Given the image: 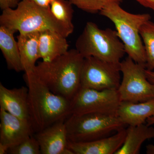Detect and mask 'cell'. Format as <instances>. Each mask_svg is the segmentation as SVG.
<instances>
[{"mask_svg": "<svg viewBox=\"0 0 154 154\" xmlns=\"http://www.w3.org/2000/svg\"><path fill=\"white\" fill-rule=\"evenodd\" d=\"M39 32L19 33L17 36L21 62L25 73L35 72L36 61L40 58L38 51Z\"/></svg>", "mask_w": 154, "mask_h": 154, "instance_id": "2e32d148", "label": "cell"}, {"mask_svg": "<svg viewBox=\"0 0 154 154\" xmlns=\"http://www.w3.org/2000/svg\"><path fill=\"white\" fill-rule=\"evenodd\" d=\"M141 5L151 9L154 12V0H136Z\"/></svg>", "mask_w": 154, "mask_h": 154, "instance_id": "d4e9b609", "label": "cell"}, {"mask_svg": "<svg viewBox=\"0 0 154 154\" xmlns=\"http://www.w3.org/2000/svg\"><path fill=\"white\" fill-rule=\"evenodd\" d=\"M120 102L117 90L98 91L81 87L70 101L71 115H116Z\"/></svg>", "mask_w": 154, "mask_h": 154, "instance_id": "ba28073f", "label": "cell"}, {"mask_svg": "<svg viewBox=\"0 0 154 154\" xmlns=\"http://www.w3.org/2000/svg\"><path fill=\"white\" fill-rule=\"evenodd\" d=\"M65 121H58L33 134L38 141L42 154H74L68 148Z\"/></svg>", "mask_w": 154, "mask_h": 154, "instance_id": "30bf717a", "label": "cell"}, {"mask_svg": "<svg viewBox=\"0 0 154 154\" xmlns=\"http://www.w3.org/2000/svg\"><path fill=\"white\" fill-rule=\"evenodd\" d=\"M146 153L154 154V144H149L146 147Z\"/></svg>", "mask_w": 154, "mask_h": 154, "instance_id": "4316f807", "label": "cell"}, {"mask_svg": "<svg viewBox=\"0 0 154 154\" xmlns=\"http://www.w3.org/2000/svg\"><path fill=\"white\" fill-rule=\"evenodd\" d=\"M99 13L113 22L128 57L136 63L146 66L145 49L140 30L143 24L150 20V15L128 13L115 3L105 6Z\"/></svg>", "mask_w": 154, "mask_h": 154, "instance_id": "277c9868", "label": "cell"}, {"mask_svg": "<svg viewBox=\"0 0 154 154\" xmlns=\"http://www.w3.org/2000/svg\"><path fill=\"white\" fill-rule=\"evenodd\" d=\"M17 32L0 25V49L5 57L8 68L17 72L24 71L21 62L18 42L14 38Z\"/></svg>", "mask_w": 154, "mask_h": 154, "instance_id": "e0dca14e", "label": "cell"}, {"mask_svg": "<svg viewBox=\"0 0 154 154\" xmlns=\"http://www.w3.org/2000/svg\"><path fill=\"white\" fill-rule=\"evenodd\" d=\"M140 33L143 41L146 54V69H154V23L150 20L147 21L141 27Z\"/></svg>", "mask_w": 154, "mask_h": 154, "instance_id": "ffe728a7", "label": "cell"}, {"mask_svg": "<svg viewBox=\"0 0 154 154\" xmlns=\"http://www.w3.org/2000/svg\"><path fill=\"white\" fill-rule=\"evenodd\" d=\"M8 154H40V146L33 134L9 149Z\"/></svg>", "mask_w": 154, "mask_h": 154, "instance_id": "7402d4cb", "label": "cell"}, {"mask_svg": "<svg viewBox=\"0 0 154 154\" xmlns=\"http://www.w3.org/2000/svg\"><path fill=\"white\" fill-rule=\"evenodd\" d=\"M0 107L11 115L30 122L28 87L10 89L0 83Z\"/></svg>", "mask_w": 154, "mask_h": 154, "instance_id": "4fadbf2b", "label": "cell"}, {"mask_svg": "<svg viewBox=\"0 0 154 154\" xmlns=\"http://www.w3.org/2000/svg\"><path fill=\"white\" fill-rule=\"evenodd\" d=\"M120 66L97 58H85L81 74V87L98 91L117 90L120 85Z\"/></svg>", "mask_w": 154, "mask_h": 154, "instance_id": "9c48e42d", "label": "cell"}, {"mask_svg": "<svg viewBox=\"0 0 154 154\" xmlns=\"http://www.w3.org/2000/svg\"><path fill=\"white\" fill-rule=\"evenodd\" d=\"M78 8L90 14H96L111 3L120 5L122 0H69Z\"/></svg>", "mask_w": 154, "mask_h": 154, "instance_id": "44dd1931", "label": "cell"}, {"mask_svg": "<svg viewBox=\"0 0 154 154\" xmlns=\"http://www.w3.org/2000/svg\"><path fill=\"white\" fill-rule=\"evenodd\" d=\"M69 45L66 37L52 30L39 32L38 51L39 57L43 61H50L66 53Z\"/></svg>", "mask_w": 154, "mask_h": 154, "instance_id": "9a60e30c", "label": "cell"}, {"mask_svg": "<svg viewBox=\"0 0 154 154\" xmlns=\"http://www.w3.org/2000/svg\"><path fill=\"white\" fill-rule=\"evenodd\" d=\"M65 122L68 140L76 143L87 142L106 137L125 126L117 116L99 113L71 114Z\"/></svg>", "mask_w": 154, "mask_h": 154, "instance_id": "8992f818", "label": "cell"}, {"mask_svg": "<svg viewBox=\"0 0 154 154\" xmlns=\"http://www.w3.org/2000/svg\"><path fill=\"white\" fill-rule=\"evenodd\" d=\"M146 75L149 82L154 85V71L146 69Z\"/></svg>", "mask_w": 154, "mask_h": 154, "instance_id": "484cf974", "label": "cell"}, {"mask_svg": "<svg viewBox=\"0 0 154 154\" xmlns=\"http://www.w3.org/2000/svg\"><path fill=\"white\" fill-rule=\"evenodd\" d=\"M0 143L9 148L30 136L34 131L29 122L20 119L0 108Z\"/></svg>", "mask_w": 154, "mask_h": 154, "instance_id": "8fae6325", "label": "cell"}, {"mask_svg": "<svg viewBox=\"0 0 154 154\" xmlns=\"http://www.w3.org/2000/svg\"><path fill=\"white\" fill-rule=\"evenodd\" d=\"M126 128H123L109 136L87 142H68V148L74 154H115L124 143Z\"/></svg>", "mask_w": 154, "mask_h": 154, "instance_id": "7c38bea8", "label": "cell"}, {"mask_svg": "<svg viewBox=\"0 0 154 154\" xmlns=\"http://www.w3.org/2000/svg\"><path fill=\"white\" fill-rule=\"evenodd\" d=\"M50 10L57 21L73 32L74 27L72 20L74 10L72 4L69 0H51Z\"/></svg>", "mask_w": 154, "mask_h": 154, "instance_id": "d6986e66", "label": "cell"}, {"mask_svg": "<svg viewBox=\"0 0 154 154\" xmlns=\"http://www.w3.org/2000/svg\"><path fill=\"white\" fill-rule=\"evenodd\" d=\"M144 65L128 57L121 62L122 81L118 91L121 102H145L154 98V85L148 80Z\"/></svg>", "mask_w": 154, "mask_h": 154, "instance_id": "52a82bcc", "label": "cell"}, {"mask_svg": "<svg viewBox=\"0 0 154 154\" xmlns=\"http://www.w3.org/2000/svg\"><path fill=\"white\" fill-rule=\"evenodd\" d=\"M75 47L84 58L93 57L119 66L126 53L116 30L100 29L91 22H87Z\"/></svg>", "mask_w": 154, "mask_h": 154, "instance_id": "5b68a950", "label": "cell"}, {"mask_svg": "<svg viewBox=\"0 0 154 154\" xmlns=\"http://www.w3.org/2000/svg\"><path fill=\"white\" fill-rule=\"evenodd\" d=\"M154 115V98L145 102H121L116 116L125 125L136 126L144 124Z\"/></svg>", "mask_w": 154, "mask_h": 154, "instance_id": "5bb4252c", "label": "cell"}, {"mask_svg": "<svg viewBox=\"0 0 154 154\" xmlns=\"http://www.w3.org/2000/svg\"><path fill=\"white\" fill-rule=\"evenodd\" d=\"M8 146L0 143V154H8Z\"/></svg>", "mask_w": 154, "mask_h": 154, "instance_id": "83f0119b", "label": "cell"}, {"mask_svg": "<svg viewBox=\"0 0 154 154\" xmlns=\"http://www.w3.org/2000/svg\"></svg>", "mask_w": 154, "mask_h": 154, "instance_id": "f546056e", "label": "cell"}, {"mask_svg": "<svg viewBox=\"0 0 154 154\" xmlns=\"http://www.w3.org/2000/svg\"><path fill=\"white\" fill-rule=\"evenodd\" d=\"M146 122L148 125H151L154 124V116H152L151 117H149L147 119Z\"/></svg>", "mask_w": 154, "mask_h": 154, "instance_id": "f1b7e54d", "label": "cell"}, {"mask_svg": "<svg viewBox=\"0 0 154 154\" xmlns=\"http://www.w3.org/2000/svg\"><path fill=\"white\" fill-rule=\"evenodd\" d=\"M28 1L32 2L35 5L42 8H50V5L51 0H28Z\"/></svg>", "mask_w": 154, "mask_h": 154, "instance_id": "cb8c5ba5", "label": "cell"}, {"mask_svg": "<svg viewBox=\"0 0 154 154\" xmlns=\"http://www.w3.org/2000/svg\"><path fill=\"white\" fill-rule=\"evenodd\" d=\"M21 0H0V8L2 11L7 9L16 8Z\"/></svg>", "mask_w": 154, "mask_h": 154, "instance_id": "603a6c76", "label": "cell"}, {"mask_svg": "<svg viewBox=\"0 0 154 154\" xmlns=\"http://www.w3.org/2000/svg\"><path fill=\"white\" fill-rule=\"evenodd\" d=\"M154 138V128L142 124L128 126L126 128L124 143L115 154H138L143 143L147 140Z\"/></svg>", "mask_w": 154, "mask_h": 154, "instance_id": "ac0fdd59", "label": "cell"}, {"mask_svg": "<svg viewBox=\"0 0 154 154\" xmlns=\"http://www.w3.org/2000/svg\"><path fill=\"white\" fill-rule=\"evenodd\" d=\"M24 79L28 89L30 122L34 132L71 115L70 101L54 94L35 72L25 73Z\"/></svg>", "mask_w": 154, "mask_h": 154, "instance_id": "6da1fadb", "label": "cell"}, {"mask_svg": "<svg viewBox=\"0 0 154 154\" xmlns=\"http://www.w3.org/2000/svg\"><path fill=\"white\" fill-rule=\"evenodd\" d=\"M0 25L22 34L50 30L67 38L73 33L55 19L50 8L40 7L28 0L21 1L16 8L3 10Z\"/></svg>", "mask_w": 154, "mask_h": 154, "instance_id": "3957f363", "label": "cell"}, {"mask_svg": "<svg viewBox=\"0 0 154 154\" xmlns=\"http://www.w3.org/2000/svg\"><path fill=\"white\" fill-rule=\"evenodd\" d=\"M84 59L76 49L69 50L50 61L38 62L35 73L54 94L71 101L81 88Z\"/></svg>", "mask_w": 154, "mask_h": 154, "instance_id": "7a4b0ae2", "label": "cell"}]
</instances>
